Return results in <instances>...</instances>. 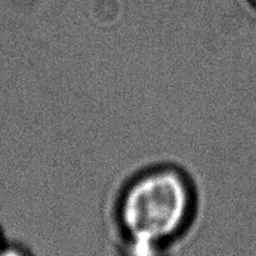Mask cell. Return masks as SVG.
I'll list each match as a JSON object with an SVG mask.
<instances>
[{"label": "cell", "instance_id": "2", "mask_svg": "<svg viewBox=\"0 0 256 256\" xmlns=\"http://www.w3.org/2000/svg\"><path fill=\"white\" fill-rule=\"evenodd\" d=\"M0 256H32V254L22 242H4L0 246Z\"/></svg>", "mask_w": 256, "mask_h": 256}, {"label": "cell", "instance_id": "3", "mask_svg": "<svg viewBox=\"0 0 256 256\" xmlns=\"http://www.w3.org/2000/svg\"><path fill=\"white\" fill-rule=\"evenodd\" d=\"M4 236H2V230H0V246H2V244H4Z\"/></svg>", "mask_w": 256, "mask_h": 256}, {"label": "cell", "instance_id": "1", "mask_svg": "<svg viewBox=\"0 0 256 256\" xmlns=\"http://www.w3.org/2000/svg\"><path fill=\"white\" fill-rule=\"evenodd\" d=\"M192 202L189 182L176 170H152L132 182L119 209L130 256L159 255L185 229Z\"/></svg>", "mask_w": 256, "mask_h": 256}, {"label": "cell", "instance_id": "4", "mask_svg": "<svg viewBox=\"0 0 256 256\" xmlns=\"http://www.w3.org/2000/svg\"><path fill=\"white\" fill-rule=\"evenodd\" d=\"M255 2H256V0H255Z\"/></svg>", "mask_w": 256, "mask_h": 256}]
</instances>
